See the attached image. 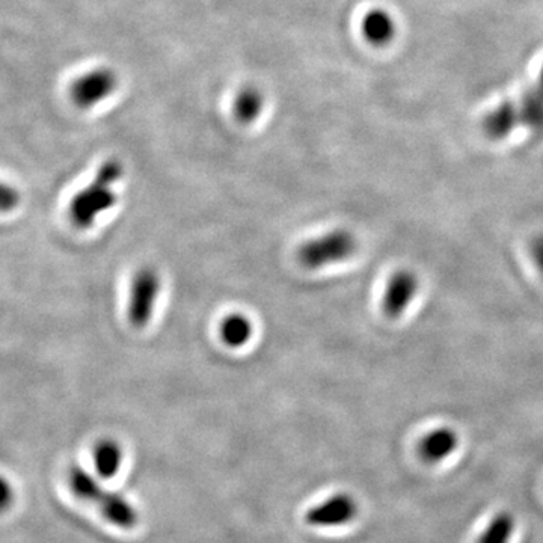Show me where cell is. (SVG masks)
Instances as JSON below:
<instances>
[{"mask_svg": "<svg viewBox=\"0 0 543 543\" xmlns=\"http://www.w3.org/2000/svg\"><path fill=\"white\" fill-rule=\"evenodd\" d=\"M14 500H16V491H14L13 483L0 474V513L10 509Z\"/></svg>", "mask_w": 543, "mask_h": 543, "instance_id": "cell-17", "label": "cell"}, {"mask_svg": "<svg viewBox=\"0 0 543 543\" xmlns=\"http://www.w3.org/2000/svg\"><path fill=\"white\" fill-rule=\"evenodd\" d=\"M123 458V448L115 439H102L94 447V468L102 479H114L120 473Z\"/></svg>", "mask_w": 543, "mask_h": 543, "instance_id": "cell-12", "label": "cell"}, {"mask_svg": "<svg viewBox=\"0 0 543 543\" xmlns=\"http://www.w3.org/2000/svg\"><path fill=\"white\" fill-rule=\"evenodd\" d=\"M219 335L225 346L240 349L252 340L254 323L243 313L228 314L219 326Z\"/></svg>", "mask_w": 543, "mask_h": 543, "instance_id": "cell-13", "label": "cell"}, {"mask_svg": "<svg viewBox=\"0 0 543 543\" xmlns=\"http://www.w3.org/2000/svg\"><path fill=\"white\" fill-rule=\"evenodd\" d=\"M530 255L534 266L537 267L543 277V234L542 236L534 237L530 243Z\"/></svg>", "mask_w": 543, "mask_h": 543, "instance_id": "cell-18", "label": "cell"}, {"mask_svg": "<svg viewBox=\"0 0 543 543\" xmlns=\"http://www.w3.org/2000/svg\"><path fill=\"white\" fill-rule=\"evenodd\" d=\"M358 515V504L349 494H337L308 510L307 524L313 527H338L353 521Z\"/></svg>", "mask_w": 543, "mask_h": 543, "instance_id": "cell-8", "label": "cell"}, {"mask_svg": "<svg viewBox=\"0 0 543 543\" xmlns=\"http://www.w3.org/2000/svg\"><path fill=\"white\" fill-rule=\"evenodd\" d=\"M362 35L376 47L388 46L397 35V23L390 11L373 8L362 19Z\"/></svg>", "mask_w": 543, "mask_h": 543, "instance_id": "cell-10", "label": "cell"}, {"mask_svg": "<svg viewBox=\"0 0 543 543\" xmlns=\"http://www.w3.org/2000/svg\"><path fill=\"white\" fill-rule=\"evenodd\" d=\"M515 533V515L509 510H501L483 528L477 543H512Z\"/></svg>", "mask_w": 543, "mask_h": 543, "instance_id": "cell-15", "label": "cell"}, {"mask_svg": "<svg viewBox=\"0 0 543 543\" xmlns=\"http://www.w3.org/2000/svg\"><path fill=\"white\" fill-rule=\"evenodd\" d=\"M123 175V165L118 160H108L100 166L91 185L74 195L70 204V219L77 228L86 230L93 227L100 215L117 204L114 186Z\"/></svg>", "mask_w": 543, "mask_h": 543, "instance_id": "cell-1", "label": "cell"}, {"mask_svg": "<svg viewBox=\"0 0 543 543\" xmlns=\"http://www.w3.org/2000/svg\"><path fill=\"white\" fill-rule=\"evenodd\" d=\"M459 445H461V436L453 427H435L418 441V456L426 464L439 465L455 455L459 450Z\"/></svg>", "mask_w": 543, "mask_h": 543, "instance_id": "cell-7", "label": "cell"}, {"mask_svg": "<svg viewBox=\"0 0 543 543\" xmlns=\"http://www.w3.org/2000/svg\"><path fill=\"white\" fill-rule=\"evenodd\" d=\"M20 192L13 186L7 185L4 181H0V212L8 213L17 209L20 204Z\"/></svg>", "mask_w": 543, "mask_h": 543, "instance_id": "cell-16", "label": "cell"}, {"mask_svg": "<svg viewBox=\"0 0 543 543\" xmlns=\"http://www.w3.org/2000/svg\"><path fill=\"white\" fill-rule=\"evenodd\" d=\"M162 290V277L154 267L145 266L136 272L130 284L127 317L130 325L136 329L147 328L156 310Z\"/></svg>", "mask_w": 543, "mask_h": 543, "instance_id": "cell-4", "label": "cell"}, {"mask_svg": "<svg viewBox=\"0 0 543 543\" xmlns=\"http://www.w3.org/2000/svg\"><path fill=\"white\" fill-rule=\"evenodd\" d=\"M118 86V77L109 68H97L83 74L71 88V99L79 108L89 109L114 94Z\"/></svg>", "mask_w": 543, "mask_h": 543, "instance_id": "cell-5", "label": "cell"}, {"mask_svg": "<svg viewBox=\"0 0 543 543\" xmlns=\"http://www.w3.org/2000/svg\"><path fill=\"white\" fill-rule=\"evenodd\" d=\"M521 127L534 133L543 132V67L534 85L518 103Z\"/></svg>", "mask_w": 543, "mask_h": 543, "instance_id": "cell-11", "label": "cell"}, {"mask_svg": "<svg viewBox=\"0 0 543 543\" xmlns=\"http://www.w3.org/2000/svg\"><path fill=\"white\" fill-rule=\"evenodd\" d=\"M521 127L518 103L504 102L492 109L483 120V132L492 141H503Z\"/></svg>", "mask_w": 543, "mask_h": 543, "instance_id": "cell-9", "label": "cell"}, {"mask_svg": "<svg viewBox=\"0 0 543 543\" xmlns=\"http://www.w3.org/2000/svg\"><path fill=\"white\" fill-rule=\"evenodd\" d=\"M356 249H358V240L355 234L346 228H335L299 246L298 261L304 269L317 272L332 264L349 260Z\"/></svg>", "mask_w": 543, "mask_h": 543, "instance_id": "cell-3", "label": "cell"}, {"mask_svg": "<svg viewBox=\"0 0 543 543\" xmlns=\"http://www.w3.org/2000/svg\"><path fill=\"white\" fill-rule=\"evenodd\" d=\"M68 486L74 497L86 503L96 504L102 515L115 527L130 530L138 524V512L120 492L108 491L85 468L74 465L68 471Z\"/></svg>", "mask_w": 543, "mask_h": 543, "instance_id": "cell-2", "label": "cell"}, {"mask_svg": "<svg viewBox=\"0 0 543 543\" xmlns=\"http://www.w3.org/2000/svg\"><path fill=\"white\" fill-rule=\"evenodd\" d=\"M264 103H266V99L257 86H245L240 89L234 99V117L242 124L255 123L258 117L263 114Z\"/></svg>", "mask_w": 543, "mask_h": 543, "instance_id": "cell-14", "label": "cell"}, {"mask_svg": "<svg viewBox=\"0 0 543 543\" xmlns=\"http://www.w3.org/2000/svg\"><path fill=\"white\" fill-rule=\"evenodd\" d=\"M420 290V280L409 269L396 270L388 280L382 296V311L390 320H397L409 310Z\"/></svg>", "mask_w": 543, "mask_h": 543, "instance_id": "cell-6", "label": "cell"}]
</instances>
